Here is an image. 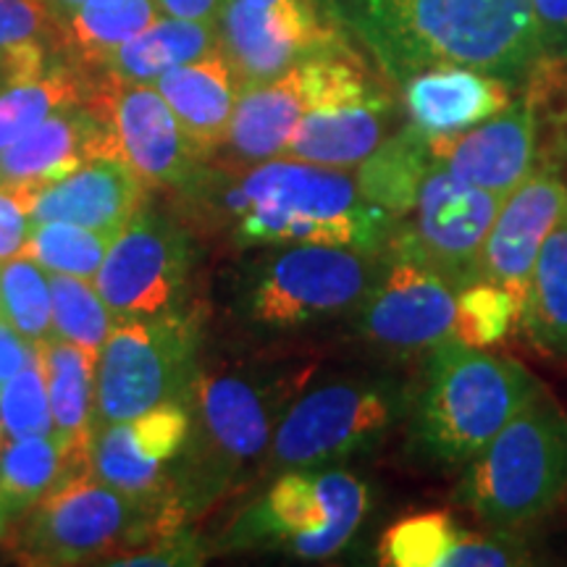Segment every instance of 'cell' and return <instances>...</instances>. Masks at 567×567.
Returning a JSON list of instances; mask_svg holds the SVG:
<instances>
[{"label": "cell", "mask_w": 567, "mask_h": 567, "mask_svg": "<svg viewBox=\"0 0 567 567\" xmlns=\"http://www.w3.org/2000/svg\"><path fill=\"white\" fill-rule=\"evenodd\" d=\"M381 71L405 82L434 66H467L520 84L536 66L530 0H326Z\"/></svg>", "instance_id": "1"}, {"label": "cell", "mask_w": 567, "mask_h": 567, "mask_svg": "<svg viewBox=\"0 0 567 567\" xmlns=\"http://www.w3.org/2000/svg\"><path fill=\"white\" fill-rule=\"evenodd\" d=\"M538 392L544 386L517 360L444 339L429 350L413 389L408 457L429 471H463Z\"/></svg>", "instance_id": "2"}, {"label": "cell", "mask_w": 567, "mask_h": 567, "mask_svg": "<svg viewBox=\"0 0 567 567\" xmlns=\"http://www.w3.org/2000/svg\"><path fill=\"white\" fill-rule=\"evenodd\" d=\"M239 245H331L379 255L400 218L368 203L342 168L274 158L247 166L224 195Z\"/></svg>", "instance_id": "3"}, {"label": "cell", "mask_w": 567, "mask_h": 567, "mask_svg": "<svg viewBox=\"0 0 567 567\" xmlns=\"http://www.w3.org/2000/svg\"><path fill=\"white\" fill-rule=\"evenodd\" d=\"M179 520L182 509L172 496L166 499V492L130 496L87 471L21 513V526L11 536V555L27 565L118 559L179 530Z\"/></svg>", "instance_id": "4"}, {"label": "cell", "mask_w": 567, "mask_h": 567, "mask_svg": "<svg viewBox=\"0 0 567 567\" xmlns=\"http://www.w3.org/2000/svg\"><path fill=\"white\" fill-rule=\"evenodd\" d=\"M567 494V413L538 392L463 467L455 499L496 534L528 526Z\"/></svg>", "instance_id": "5"}, {"label": "cell", "mask_w": 567, "mask_h": 567, "mask_svg": "<svg viewBox=\"0 0 567 567\" xmlns=\"http://www.w3.org/2000/svg\"><path fill=\"white\" fill-rule=\"evenodd\" d=\"M413 386L402 375L344 379L302 392L276 425L271 465L281 471L329 467L381 450L405 425Z\"/></svg>", "instance_id": "6"}, {"label": "cell", "mask_w": 567, "mask_h": 567, "mask_svg": "<svg viewBox=\"0 0 567 567\" xmlns=\"http://www.w3.org/2000/svg\"><path fill=\"white\" fill-rule=\"evenodd\" d=\"M368 513V486L342 467L287 471L226 530L229 549H276L326 559L344 549Z\"/></svg>", "instance_id": "7"}, {"label": "cell", "mask_w": 567, "mask_h": 567, "mask_svg": "<svg viewBox=\"0 0 567 567\" xmlns=\"http://www.w3.org/2000/svg\"><path fill=\"white\" fill-rule=\"evenodd\" d=\"M313 368L310 365H237L195 373L193 394L205 444H208L213 492L224 488L234 471L255 463L271 450L276 425L302 394ZM205 492V486H203Z\"/></svg>", "instance_id": "8"}, {"label": "cell", "mask_w": 567, "mask_h": 567, "mask_svg": "<svg viewBox=\"0 0 567 567\" xmlns=\"http://www.w3.org/2000/svg\"><path fill=\"white\" fill-rule=\"evenodd\" d=\"M381 252L331 245H281L255 271L245 295L247 321L295 331L354 313L379 271Z\"/></svg>", "instance_id": "9"}, {"label": "cell", "mask_w": 567, "mask_h": 567, "mask_svg": "<svg viewBox=\"0 0 567 567\" xmlns=\"http://www.w3.org/2000/svg\"><path fill=\"white\" fill-rule=\"evenodd\" d=\"M195 352L197 331L184 316L116 318L97 358V417L122 423L182 400L195 381Z\"/></svg>", "instance_id": "10"}, {"label": "cell", "mask_w": 567, "mask_h": 567, "mask_svg": "<svg viewBox=\"0 0 567 567\" xmlns=\"http://www.w3.org/2000/svg\"><path fill=\"white\" fill-rule=\"evenodd\" d=\"M381 92L347 45L326 48L239 95L224 145L243 166L281 158L305 113Z\"/></svg>", "instance_id": "11"}, {"label": "cell", "mask_w": 567, "mask_h": 567, "mask_svg": "<svg viewBox=\"0 0 567 567\" xmlns=\"http://www.w3.org/2000/svg\"><path fill=\"white\" fill-rule=\"evenodd\" d=\"M457 292V284L425 258L410 226L400 221L354 308V326L381 350L429 352L455 331Z\"/></svg>", "instance_id": "12"}, {"label": "cell", "mask_w": 567, "mask_h": 567, "mask_svg": "<svg viewBox=\"0 0 567 567\" xmlns=\"http://www.w3.org/2000/svg\"><path fill=\"white\" fill-rule=\"evenodd\" d=\"M187 268V234L161 213L140 208L116 234L92 284L116 318L155 316L172 308Z\"/></svg>", "instance_id": "13"}, {"label": "cell", "mask_w": 567, "mask_h": 567, "mask_svg": "<svg viewBox=\"0 0 567 567\" xmlns=\"http://www.w3.org/2000/svg\"><path fill=\"white\" fill-rule=\"evenodd\" d=\"M218 38L243 90L271 82L310 55L339 45V34L323 24L313 0H226Z\"/></svg>", "instance_id": "14"}, {"label": "cell", "mask_w": 567, "mask_h": 567, "mask_svg": "<svg viewBox=\"0 0 567 567\" xmlns=\"http://www.w3.org/2000/svg\"><path fill=\"white\" fill-rule=\"evenodd\" d=\"M90 101L109 116L118 155L145 187L187 189L200 179L203 153L189 142L153 84L118 82L105 74Z\"/></svg>", "instance_id": "15"}, {"label": "cell", "mask_w": 567, "mask_h": 567, "mask_svg": "<svg viewBox=\"0 0 567 567\" xmlns=\"http://www.w3.org/2000/svg\"><path fill=\"white\" fill-rule=\"evenodd\" d=\"M505 197L473 187L446 168H429L417 189L413 231L417 247L460 289L481 279V252Z\"/></svg>", "instance_id": "16"}, {"label": "cell", "mask_w": 567, "mask_h": 567, "mask_svg": "<svg viewBox=\"0 0 567 567\" xmlns=\"http://www.w3.org/2000/svg\"><path fill=\"white\" fill-rule=\"evenodd\" d=\"M189 434L193 415L182 400L163 402L132 421L103 423L90 439V471L130 496L163 494V467L179 457Z\"/></svg>", "instance_id": "17"}, {"label": "cell", "mask_w": 567, "mask_h": 567, "mask_svg": "<svg viewBox=\"0 0 567 567\" xmlns=\"http://www.w3.org/2000/svg\"><path fill=\"white\" fill-rule=\"evenodd\" d=\"M565 208L567 187L557 174L538 168L517 184L496 213L481 252V279L505 287L520 313L544 239Z\"/></svg>", "instance_id": "18"}, {"label": "cell", "mask_w": 567, "mask_h": 567, "mask_svg": "<svg viewBox=\"0 0 567 567\" xmlns=\"http://www.w3.org/2000/svg\"><path fill=\"white\" fill-rule=\"evenodd\" d=\"M431 158L473 187L507 197L534 172L536 111L517 97L505 111L465 132L429 137Z\"/></svg>", "instance_id": "19"}, {"label": "cell", "mask_w": 567, "mask_h": 567, "mask_svg": "<svg viewBox=\"0 0 567 567\" xmlns=\"http://www.w3.org/2000/svg\"><path fill=\"white\" fill-rule=\"evenodd\" d=\"M92 158H122L103 109L84 101L51 113L0 151V187H40Z\"/></svg>", "instance_id": "20"}, {"label": "cell", "mask_w": 567, "mask_h": 567, "mask_svg": "<svg viewBox=\"0 0 567 567\" xmlns=\"http://www.w3.org/2000/svg\"><path fill=\"white\" fill-rule=\"evenodd\" d=\"M13 193L24 203L32 221H69L90 229L122 231L142 208L145 182L124 158H92L61 179Z\"/></svg>", "instance_id": "21"}, {"label": "cell", "mask_w": 567, "mask_h": 567, "mask_svg": "<svg viewBox=\"0 0 567 567\" xmlns=\"http://www.w3.org/2000/svg\"><path fill=\"white\" fill-rule=\"evenodd\" d=\"M526 559L505 534H473L446 513L402 517L379 542V563L389 567H509Z\"/></svg>", "instance_id": "22"}, {"label": "cell", "mask_w": 567, "mask_h": 567, "mask_svg": "<svg viewBox=\"0 0 567 567\" xmlns=\"http://www.w3.org/2000/svg\"><path fill=\"white\" fill-rule=\"evenodd\" d=\"M402 87L410 124L436 137L465 132L502 113L513 103L517 84L478 69L434 66L417 71Z\"/></svg>", "instance_id": "23"}, {"label": "cell", "mask_w": 567, "mask_h": 567, "mask_svg": "<svg viewBox=\"0 0 567 567\" xmlns=\"http://www.w3.org/2000/svg\"><path fill=\"white\" fill-rule=\"evenodd\" d=\"M394 105L384 92L371 97L323 105L305 113L281 158L326 168H358L389 137Z\"/></svg>", "instance_id": "24"}, {"label": "cell", "mask_w": 567, "mask_h": 567, "mask_svg": "<svg viewBox=\"0 0 567 567\" xmlns=\"http://www.w3.org/2000/svg\"><path fill=\"white\" fill-rule=\"evenodd\" d=\"M174 111L189 142L208 155L224 145L243 84L226 61L221 45L203 59L182 63L153 82Z\"/></svg>", "instance_id": "25"}, {"label": "cell", "mask_w": 567, "mask_h": 567, "mask_svg": "<svg viewBox=\"0 0 567 567\" xmlns=\"http://www.w3.org/2000/svg\"><path fill=\"white\" fill-rule=\"evenodd\" d=\"M90 471V439L61 431L6 439L0 446V494L13 515L27 513L42 496Z\"/></svg>", "instance_id": "26"}, {"label": "cell", "mask_w": 567, "mask_h": 567, "mask_svg": "<svg viewBox=\"0 0 567 567\" xmlns=\"http://www.w3.org/2000/svg\"><path fill=\"white\" fill-rule=\"evenodd\" d=\"M221 45L216 21L158 17L137 38L101 63L103 74L118 82L153 84L182 63L197 61Z\"/></svg>", "instance_id": "27"}, {"label": "cell", "mask_w": 567, "mask_h": 567, "mask_svg": "<svg viewBox=\"0 0 567 567\" xmlns=\"http://www.w3.org/2000/svg\"><path fill=\"white\" fill-rule=\"evenodd\" d=\"M431 166H434V158H431L429 134L417 130L415 124H408L360 163L354 182L368 203L405 221V216L415 208L417 189Z\"/></svg>", "instance_id": "28"}, {"label": "cell", "mask_w": 567, "mask_h": 567, "mask_svg": "<svg viewBox=\"0 0 567 567\" xmlns=\"http://www.w3.org/2000/svg\"><path fill=\"white\" fill-rule=\"evenodd\" d=\"M517 323L536 350L567 360V208L544 239Z\"/></svg>", "instance_id": "29"}, {"label": "cell", "mask_w": 567, "mask_h": 567, "mask_svg": "<svg viewBox=\"0 0 567 567\" xmlns=\"http://www.w3.org/2000/svg\"><path fill=\"white\" fill-rule=\"evenodd\" d=\"M48 375V396L55 431L71 439H92L90 415L101 354L51 334L38 344Z\"/></svg>", "instance_id": "30"}, {"label": "cell", "mask_w": 567, "mask_h": 567, "mask_svg": "<svg viewBox=\"0 0 567 567\" xmlns=\"http://www.w3.org/2000/svg\"><path fill=\"white\" fill-rule=\"evenodd\" d=\"M158 17L155 0H84L69 13V42L84 61L101 66Z\"/></svg>", "instance_id": "31"}, {"label": "cell", "mask_w": 567, "mask_h": 567, "mask_svg": "<svg viewBox=\"0 0 567 567\" xmlns=\"http://www.w3.org/2000/svg\"><path fill=\"white\" fill-rule=\"evenodd\" d=\"M118 231L90 229L69 221H32L19 255L51 274L95 279Z\"/></svg>", "instance_id": "32"}, {"label": "cell", "mask_w": 567, "mask_h": 567, "mask_svg": "<svg viewBox=\"0 0 567 567\" xmlns=\"http://www.w3.org/2000/svg\"><path fill=\"white\" fill-rule=\"evenodd\" d=\"M87 97L80 80L63 69H45L32 80L6 87L0 92V151L51 113Z\"/></svg>", "instance_id": "33"}, {"label": "cell", "mask_w": 567, "mask_h": 567, "mask_svg": "<svg viewBox=\"0 0 567 567\" xmlns=\"http://www.w3.org/2000/svg\"><path fill=\"white\" fill-rule=\"evenodd\" d=\"M0 316L34 344L51 337V271L24 255L3 260L0 264Z\"/></svg>", "instance_id": "34"}, {"label": "cell", "mask_w": 567, "mask_h": 567, "mask_svg": "<svg viewBox=\"0 0 567 567\" xmlns=\"http://www.w3.org/2000/svg\"><path fill=\"white\" fill-rule=\"evenodd\" d=\"M53 334L101 354L105 339L116 326V316L103 302L90 279L66 274H51Z\"/></svg>", "instance_id": "35"}, {"label": "cell", "mask_w": 567, "mask_h": 567, "mask_svg": "<svg viewBox=\"0 0 567 567\" xmlns=\"http://www.w3.org/2000/svg\"><path fill=\"white\" fill-rule=\"evenodd\" d=\"M517 321H520V308L513 295L499 284L476 279L457 292L452 337L467 347L486 350V347L499 344Z\"/></svg>", "instance_id": "36"}, {"label": "cell", "mask_w": 567, "mask_h": 567, "mask_svg": "<svg viewBox=\"0 0 567 567\" xmlns=\"http://www.w3.org/2000/svg\"><path fill=\"white\" fill-rule=\"evenodd\" d=\"M0 425H3L6 439L40 436L55 431L40 350L30 363L0 386Z\"/></svg>", "instance_id": "37"}, {"label": "cell", "mask_w": 567, "mask_h": 567, "mask_svg": "<svg viewBox=\"0 0 567 567\" xmlns=\"http://www.w3.org/2000/svg\"><path fill=\"white\" fill-rule=\"evenodd\" d=\"M53 32V19L42 0H0V51L40 45Z\"/></svg>", "instance_id": "38"}, {"label": "cell", "mask_w": 567, "mask_h": 567, "mask_svg": "<svg viewBox=\"0 0 567 567\" xmlns=\"http://www.w3.org/2000/svg\"><path fill=\"white\" fill-rule=\"evenodd\" d=\"M538 59L567 61V0H530Z\"/></svg>", "instance_id": "39"}, {"label": "cell", "mask_w": 567, "mask_h": 567, "mask_svg": "<svg viewBox=\"0 0 567 567\" xmlns=\"http://www.w3.org/2000/svg\"><path fill=\"white\" fill-rule=\"evenodd\" d=\"M203 563V551L197 549L195 538L174 530V534L147 544V547L132 549L113 559L111 565H197Z\"/></svg>", "instance_id": "40"}, {"label": "cell", "mask_w": 567, "mask_h": 567, "mask_svg": "<svg viewBox=\"0 0 567 567\" xmlns=\"http://www.w3.org/2000/svg\"><path fill=\"white\" fill-rule=\"evenodd\" d=\"M32 218L9 187H0V260L17 258L27 243Z\"/></svg>", "instance_id": "41"}, {"label": "cell", "mask_w": 567, "mask_h": 567, "mask_svg": "<svg viewBox=\"0 0 567 567\" xmlns=\"http://www.w3.org/2000/svg\"><path fill=\"white\" fill-rule=\"evenodd\" d=\"M38 354V344L19 334L13 326L0 316V386L17 375Z\"/></svg>", "instance_id": "42"}, {"label": "cell", "mask_w": 567, "mask_h": 567, "mask_svg": "<svg viewBox=\"0 0 567 567\" xmlns=\"http://www.w3.org/2000/svg\"><path fill=\"white\" fill-rule=\"evenodd\" d=\"M45 48H19V51H0V92L11 84L32 80L45 71Z\"/></svg>", "instance_id": "43"}, {"label": "cell", "mask_w": 567, "mask_h": 567, "mask_svg": "<svg viewBox=\"0 0 567 567\" xmlns=\"http://www.w3.org/2000/svg\"><path fill=\"white\" fill-rule=\"evenodd\" d=\"M163 17L193 19V21H216L221 17L226 0H155Z\"/></svg>", "instance_id": "44"}, {"label": "cell", "mask_w": 567, "mask_h": 567, "mask_svg": "<svg viewBox=\"0 0 567 567\" xmlns=\"http://www.w3.org/2000/svg\"><path fill=\"white\" fill-rule=\"evenodd\" d=\"M11 517H13V513L9 509V505H6L3 494H0V542H3V538H6V530H9Z\"/></svg>", "instance_id": "45"}, {"label": "cell", "mask_w": 567, "mask_h": 567, "mask_svg": "<svg viewBox=\"0 0 567 567\" xmlns=\"http://www.w3.org/2000/svg\"><path fill=\"white\" fill-rule=\"evenodd\" d=\"M82 3H84V0H53V6H55V9H61L63 13H71V11H76V9H80Z\"/></svg>", "instance_id": "46"}, {"label": "cell", "mask_w": 567, "mask_h": 567, "mask_svg": "<svg viewBox=\"0 0 567 567\" xmlns=\"http://www.w3.org/2000/svg\"><path fill=\"white\" fill-rule=\"evenodd\" d=\"M3 442H6V434H3V425H0V446H3Z\"/></svg>", "instance_id": "47"}, {"label": "cell", "mask_w": 567, "mask_h": 567, "mask_svg": "<svg viewBox=\"0 0 567 567\" xmlns=\"http://www.w3.org/2000/svg\"><path fill=\"white\" fill-rule=\"evenodd\" d=\"M258 3H274V0H258Z\"/></svg>", "instance_id": "48"}]
</instances>
